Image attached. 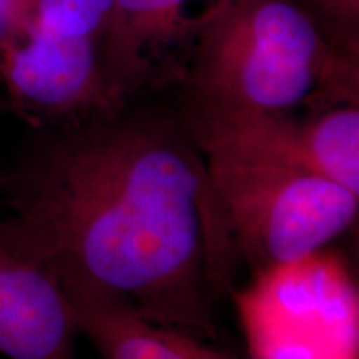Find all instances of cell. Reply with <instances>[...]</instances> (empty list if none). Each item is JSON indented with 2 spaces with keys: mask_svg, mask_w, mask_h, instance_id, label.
<instances>
[{
  "mask_svg": "<svg viewBox=\"0 0 359 359\" xmlns=\"http://www.w3.org/2000/svg\"><path fill=\"white\" fill-rule=\"evenodd\" d=\"M0 200H2V187H0Z\"/></svg>",
  "mask_w": 359,
  "mask_h": 359,
  "instance_id": "obj_11",
  "label": "cell"
},
{
  "mask_svg": "<svg viewBox=\"0 0 359 359\" xmlns=\"http://www.w3.org/2000/svg\"><path fill=\"white\" fill-rule=\"evenodd\" d=\"M231 296L251 359H359V285L333 245L255 269Z\"/></svg>",
  "mask_w": 359,
  "mask_h": 359,
  "instance_id": "obj_4",
  "label": "cell"
},
{
  "mask_svg": "<svg viewBox=\"0 0 359 359\" xmlns=\"http://www.w3.org/2000/svg\"><path fill=\"white\" fill-rule=\"evenodd\" d=\"M80 336L100 359H231L203 338L160 325L125 299L87 283L62 278Z\"/></svg>",
  "mask_w": 359,
  "mask_h": 359,
  "instance_id": "obj_8",
  "label": "cell"
},
{
  "mask_svg": "<svg viewBox=\"0 0 359 359\" xmlns=\"http://www.w3.org/2000/svg\"><path fill=\"white\" fill-rule=\"evenodd\" d=\"M27 0H0V53L24 27Z\"/></svg>",
  "mask_w": 359,
  "mask_h": 359,
  "instance_id": "obj_10",
  "label": "cell"
},
{
  "mask_svg": "<svg viewBox=\"0 0 359 359\" xmlns=\"http://www.w3.org/2000/svg\"><path fill=\"white\" fill-rule=\"evenodd\" d=\"M341 50L359 58V0H294Z\"/></svg>",
  "mask_w": 359,
  "mask_h": 359,
  "instance_id": "obj_9",
  "label": "cell"
},
{
  "mask_svg": "<svg viewBox=\"0 0 359 359\" xmlns=\"http://www.w3.org/2000/svg\"><path fill=\"white\" fill-rule=\"evenodd\" d=\"M235 0H114L105 53L125 105L182 80L196 43Z\"/></svg>",
  "mask_w": 359,
  "mask_h": 359,
  "instance_id": "obj_6",
  "label": "cell"
},
{
  "mask_svg": "<svg viewBox=\"0 0 359 359\" xmlns=\"http://www.w3.org/2000/svg\"><path fill=\"white\" fill-rule=\"evenodd\" d=\"M2 196L70 278L148 320L213 338L235 258L180 110L132 102L57 125L0 177Z\"/></svg>",
  "mask_w": 359,
  "mask_h": 359,
  "instance_id": "obj_1",
  "label": "cell"
},
{
  "mask_svg": "<svg viewBox=\"0 0 359 359\" xmlns=\"http://www.w3.org/2000/svg\"><path fill=\"white\" fill-rule=\"evenodd\" d=\"M80 336L65 285L32 233L0 219V354L8 359H77Z\"/></svg>",
  "mask_w": 359,
  "mask_h": 359,
  "instance_id": "obj_7",
  "label": "cell"
},
{
  "mask_svg": "<svg viewBox=\"0 0 359 359\" xmlns=\"http://www.w3.org/2000/svg\"><path fill=\"white\" fill-rule=\"evenodd\" d=\"M233 250L255 269L333 245L356 224L359 193L304 170L203 158Z\"/></svg>",
  "mask_w": 359,
  "mask_h": 359,
  "instance_id": "obj_3",
  "label": "cell"
},
{
  "mask_svg": "<svg viewBox=\"0 0 359 359\" xmlns=\"http://www.w3.org/2000/svg\"><path fill=\"white\" fill-rule=\"evenodd\" d=\"M180 83L188 115H313L359 103V58L294 0H235L196 43Z\"/></svg>",
  "mask_w": 359,
  "mask_h": 359,
  "instance_id": "obj_2",
  "label": "cell"
},
{
  "mask_svg": "<svg viewBox=\"0 0 359 359\" xmlns=\"http://www.w3.org/2000/svg\"><path fill=\"white\" fill-rule=\"evenodd\" d=\"M180 114L203 158L298 168L359 193V103L313 115Z\"/></svg>",
  "mask_w": 359,
  "mask_h": 359,
  "instance_id": "obj_5",
  "label": "cell"
}]
</instances>
